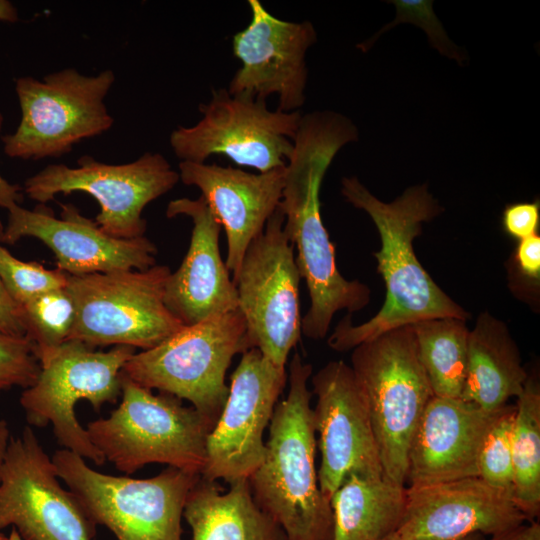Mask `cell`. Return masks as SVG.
I'll return each instance as SVG.
<instances>
[{"label": "cell", "instance_id": "cell-8", "mask_svg": "<svg viewBox=\"0 0 540 540\" xmlns=\"http://www.w3.org/2000/svg\"><path fill=\"white\" fill-rule=\"evenodd\" d=\"M326 164L314 156L291 160L285 167L280 201L284 230L297 249L296 264L305 279L310 306L301 318V333L311 339H323L333 316L347 310H362L370 302L369 287L349 281L336 265L335 247L323 224L320 212V188Z\"/></svg>", "mask_w": 540, "mask_h": 540}, {"label": "cell", "instance_id": "cell-14", "mask_svg": "<svg viewBox=\"0 0 540 540\" xmlns=\"http://www.w3.org/2000/svg\"><path fill=\"white\" fill-rule=\"evenodd\" d=\"M96 526L61 486L31 426L11 437L0 474V530L14 528L23 540H92Z\"/></svg>", "mask_w": 540, "mask_h": 540}, {"label": "cell", "instance_id": "cell-17", "mask_svg": "<svg viewBox=\"0 0 540 540\" xmlns=\"http://www.w3.org/2000/svg\"><path fill=\"white\" fill-rule=\"evenodd\" d=\"M251 21L232 39L242 63L228 85L233 95L261 100L278 97L283 112L300 111L308 79L306 53L317 41L310 21H287L270 14L258 0H249Z\"/></svg>", "mask_w": 540, "mask_h": 540}, {"label": "cell", "instance_id": "cell-37", "mask_svg": "<svg viewBox=\"0 0 540 540\" xmlns=\"http://www.w3.org/2000/svg\"><path fill=\"white\" fill-rule=\"evenodd\" d=\"M2 117L0 115V128ZM23 188L17 184L10 183L0 174V208L9 209L13 205L23 201Z\"/></svg>", "mask_w": 540, "mask_h": 540}, {"label": "cell", "instance_id": "cell-4", "mask_svg": "<svg viewBox=\"0 0 540 540\" xmlns=\"http://www.w3.org/2000/svg\"><path fill=\"white\" fill-rule=\"evenodd\" d=\"M350 367L369 411L383 475L406 485L411 442L434 396L412 325L386 331L353 348Z\"/></svg>", "mask_w": 540, "mask_h": 540}, {"label": "cell", "instance_id": "cell-36", "mask_svg": "<svg viewBox=\"0 0 540 540\" xmlns=\"http://www.w3.org/2000/svg\"><path fill=\"white\" fill-rule=\"evenodd\" d=\"M489 540H540V525L535 521L491 536Z\"/></svg>", "mask_w": 540, "mask_h": 540}, {"label": "cell", "instance_id": "cell-31", "mask_svg": "<svg viewBox=\"0 0 540 540\" xmlns=\"http://www.w3.org/2000/svg\"><path fill=\"white\" fill-rule=\"evenodd\" d=\"M396 7L395 19L384 25L371 39L359 47L367 51L375 40L384 32L394 28L400 23H412L421 27L428 36L430 44L438 52L452 60L460 66H464L467 58L460 48L454 44L446 34L444 27L433 11V1L431 0H392L389 1Z\"/></svg>", "mask_w": 540, "mask_h": 540}, {"label": "cell", "instance_id": "cell-12", "mask_svg": "<svg viewBox=\"0 0 540 540\" xmlns=\"http://www.w3.org/2000/svg\"><path fill=\"white\" fill-rule=\"evenodd\" d=\"M201 119L193 126H178L169 138L181 161L205 163L221 154L239 166L260 173L284 167L293 149L301 112L267 108L266 100L214 89L200 104Z\"/></svg>", "mask_w": 540, "mask_h": 540}, {"label": "cell", "instance_id": "cell-38", "mask_svg": "<svg viewBox=\"0 0 540 540\" xmlns=\"http://www.w3.org/2000/svg\"><path fill=\"white\" fill-rule=\"evenodd\" d=\"M10 439L11 435L8 423L4 419H0V474L5 461Z\"/></svg>", "mask_w": 540, "mask_h": 540}, {"label": "cell", "instance_id": "cell-2", "mask_svg": "<svg viewBox=\"0 0 540 540\" xmlns=\"http://www.w3.org/2000/svg\"><path fill=\"white\" fill-rule=\"evenodd\" d=\"M311 374L312 365L296 352L289 365L287 396L278 401L269 423L263 461L248 479L255 502L286 540L333 539V513L315 465Z\"/></svg>", "mask_w": 540, "mask_h": 540}, {"label": "cell", "instance_id": "cell-16", "mask_svg": "<svg viewBox=\"0 0 540 540\" xmlns=\"http://www.w3.org/2000/svg\"><path fill=\"white\" fill-rule=\"evenodd\" d=\"M316 396L313 422L321 454L318 480L329 499L350 475L383 477L379 451L364 396L342 360L330 361L311 379Z\"/></svg>", "mask_w": 540, "mask_h": 540}, {"label": "cell", "instance_id": "cell-42", "mask_svg": "<svg viewBox=\"0 0 540 540\" xmlns=\"http://www.w3.org/2000/svg\"><path fill=\"white\" fill-rule=\"evenodd\" d=\"M8 536H6L5 534H3L1 531H0V540H7Z\"/></svg>", "mask_w": 540, "mask_h": 540}, {"label": "cell", "instance_id": "cell-27", "mask_svg": "<svg viewBox=\"0 0 540 540\" xmlns=\"http://www.w3.org/2000/svg\"><path fill=\"white\" fill-rule=\"evenodd\" d=\"M513 498L532 521L540 510V385L527 378L517 397L512 427Z\"/></svg>", "mask_w": 540, "mask_h": 540}, {"label": "cell", "instance_id": "cell-25", "mask_svg": "<svg viewBox=\"0 0 540 540\" xmlns=\"http://www.w3.org/2000/svg\"><path fill=\"white\" fill-rule=\"evenodd\" d=\"M407 487L387 478L348 476L330 497L332 540H381L400 525Z\"/></svg>", "mask_w": 540, "mask_h": 540}, {"label": "cell", "instance_id": "cell-41", "mask_svg": "<svg viewBox=\"0 0 540 540\" xmlns=\"http://www.w3.org/2000/svg\"><path fill=\"white\" fill-rule=\"evenodd\" d=\"M7 540H23V539L20 537V535L14 528H11V531L8 535Z\"/></svg>", "mask_w": 540, "mask_h": 540}, {"label": "cell", "instance_id": "cell-21", "mask_svg": "<svg viewBox=\"0 0 540 540\" xmlns=\"http://www.w3.org/2000/svg\"><path fill=\"white\" fill-rule=\"evenodd\" d=\"M189 217L193 223L188 251L179 268L169 275L164 302L184 326L238 309L236 287L219 251L221 224L204 198L169 202L166 216Z\"/></svg>", "mask_w": 540, "mask_h": 540}, {"label": "cell", "instance_id": "cell-15", "mask_svg": "<svg viewBox=\"0 0 540 540\" xmlns=\"http://www.w3.org/2000/svg\"><path fill=\"white\" fill-rule=\"evenodd\" d=\"M288 374L257 348L242 353L231 375L228 397L209 432L201 477L227 483L249 479L265 454L264 432Z\"/></svg>", "mask_w": 540, "mask_h": 540}, {"label": "cell", "instance_id": "cell-40", "mask_svg": "<svg viewBox=\"0 0 540 540\" xmlns=\"http://www.w3.org/2000/svg\"><path fill=\"white\" fill-rule=\"evenodd\" d=\"M381 540H395L390 536L384 538V539H381ZM464 540H483V535H480V534H475V535H471L467 538H465Z\"/></svg>", "mask_w": 540, "mask_h": 540}, {"label": "cell", "instance_id": "cell-13", "mask_svg": "<svg viewBox=\"0 0 540 540\" xmlns=\"http://www.w3.org/2000/svg\"><path fill=\"white\" fill-rule=\"evenodd\" d=\"M75 168L50 164L27 178L23 192L39 204L57 194L85 192L96 199L95 221L107 234L123 239L144 236V208L180 181L178 171L160 153L146 152L133 162L107 164L84 155Z\"/></svg>", "mask_w": 540, "mask_h": 540}, {"label": "cell", "instance_id": "cell-39", "mask_svg": "<svg viewBox=\"0 0 540 540\" xmlns=\"http://www.w3.org/2000/svg\"><path fill=\"white\" fill-rule=\"evenodd\" d=\"M18 20L16 7L8 0H0V21L16 22Z\"/></svg>", "mask_w": 540, "mask_h": 540}, {"label": "cell", "instance_id": "cell-7", "mask_svg": "<svg viewBox=\"0 0 540 540\" xmlns=\"http://www.w3.org/2000/svg\"><path fill=\"white\" fill-rule=\"evenodd\" d=\"M135 353L131 346L102 351L69 340L41 356L36 381L23 389L19 399L28 425L51 424L64 449L102 465L106 460L77 420L75 407L84 400L95 410L115 403L122 392V369Z\"/></svg>", "mask_w": 540, "mask_h": 540}, {"label": "cell", "instance_id": "cell-5", "mask_svg": "<svg viewBox=\"0 0 540 540\" xmlns=\"http://www.w3.org/2000/svg\"><path fill=\"white\" fill-rule=\"evenodd\" d=\"M51 458L89 518L116 540H184V506L200 474L167 466L153 477L136 479L98 472L64 448Z\"/></svg>", "mask_w": 540, "mask_h": 540}, {"label": "cell", "instance_id": "cell-33", "mask_svg": "<svg viewBox=\"0 0 540 540\" xmlns=\"http://www.w3.org/2000/svg\"><path fill=\"white\" fill-rule=\"evenodd\" d=\"M538 202H520L508 205L503 212V226L519 240L536 234L540 213Z\"/></svg>", "mask_w": 540, "mask_h": 540}, {"label": "cell", "instance_id": "cell-23", "mask_svg": "<svg viewBox=\"0 0 540 540\" xmlns=\"http://www.w3.org/2000/svg\"><path fill=\"white\" fill-rule=\"evenodd\" d=\"M527 378L519 348L506 324L482 312L469 331L460 399L487 413H496L511 397L521 394Z\"/></svg>", "mask_w": 540, "mask_h": 540}, {"label": "cell", "instance_id": "cell-32", "mask_svg": "<svg viewBox=\"0 0 540 540\" xmlns=\"http://www.w3.org/2000/svg\"><path fill=\"white\" fill-rule=\"evenodd\" d=\"M39 372L40 363L31 342L0 330V393L31 386Z\"/></svg>", "mask_w": 540, "mask_h": 540}, {"label": "cell", "instance_id": "cell-28", "mask_svg": "<svg viewBox=\"0 0 540 540\" xmlns=\"http://www.w3.org/2000/svg\"><path fill=\"white\" fill-rule=\"evenodd\" d=\"M21 310L25 337L38 359L69 340L76 307L66 288L46 292L21 306Z\"/></svg>", "mask_w": 540, "mask_h": 540}, {"label": "cell", "instance_id": "cell-11", "mask_svg": "<svg viewBox=\"0 0 540 540\" xmlns=\"http://www.w3.org/2000/svg\"><path fill=\"white\" fill-rule=\"evenodd\" d=\"M293 250L284 230V214L278 206L264 230L249 244L232 279L250 348L259 349L281 368H286L288 355L302 334L301 276Z\"/></svg>", "mask_w": 540, "mask_h": 540}, {"label": "cell", "instance_id": "cell-29", "mask_svg": "<svg viewBox=\"0 0 540 540\" xmlns=\"http://www.w3.org/2000/svg\"><path fill=\"white\" fill-rule=\"evenodd\" d=\"M515 406L505 405L496 414L482 442L478 457V477L513 495L514 468L512 427Z\"/></svg>", "mask_w": 540, "mask_h": 540}, {"label": "cell", "instance_id": "cell-34", "mask_svg": "<svg viewBox=\"0 0 540 540\" xmlns=\"http://www.w3.org/2000/svg\"><path fill=\"white\" fill-rule=\"evenodd\" d=\"M4 226L0 220V244L3 243ZM0 330L3 332L25 337L21 308L11 299L0 280Z\"/></svg>", "mask_w": 540, "mask_h": 540}, {"label": "cell", "instance_id": "cell-35", "mask_svg": "<svg viewBox=\"0 0 540 540\" xmlns=\"http://www.w3.org/2000/svg\"><path fill=\"white\" fill-rule=\"evenodd\" d=\"M516 261L521 272L528 278H540V236L536 233L519 240Z\"/></svg>", "mask_w": 540, "mask_h": 540}, {"label": "cell", "instance_id": "cell-1", "mask_svg": "<svg viewBox=\"0 0 540 540\" xmlns=\"http://www.w3.org/2000/svg\"><path fill=\"white\" fill-rule=\"evenodd\" d=\"M341 193L347 202L365 211L377 228L381 248L374 257L386 296L381 309L368 321L354 325L350 314L341 319L328 337V346L346 352L386 331L430 318L466 321L469 313L434 282L414 251L413 241L422 233V224L442 212L427 185L409 187L388 203L352 176L342 178Z\"/></svg>", "mask_w": 540, "mask_h": 540}, {"label": "cell", "instance_id": "cell-26", "mask_svg": "<svg viewBox=\"0 0 540 540\" xmlns=\"http://www.w3.org/2000/svg\"><path fill=\"white\" fill-rule=\"evenodd\" d=\"M418 356L434 396L460 398L466 375V321L439 317L412 324Z\"/></svg>", "mask_w": 540, "mask_h": 540}, {"label": "cell", "instance_id": "cell-19", "mask_svg": "<svg viewBox=\"0 0 540 540\" xmlns=\"http://www.w3.org/2000/svg\"><path fill=\"white\" fill-rule=\"evenodd\" d=\"M513 495L479 477L407 487L403 519L395 540H464L496 535L527 521Z\"/></svg>", "mask_w": 540, "mask_h": 540}, {"label": "cell", "instance_id": "cell-9", "mask_svg": "<svg viewBox=\"0 0 540 540\" xmlns=\"http://www.w3.org/2000/svg\"><path fill=\"white\" fill-rule=\"evenodd\" d=\"M170 274L168 266L156 264L142 271L68 275L65 288L76 307L69 340L92 348L159 345L185 327L164 302Z\"/></svg>", "mask_w": 540, "mask_h": 540}, {"label": "cell", "instance_id": "cell-24", "mask_svg": "<svg viewBox=\"0 0 540 540\" xmlns=\"http://www.w3.org/2000/svg\"><path fill=\"white\" fill-rule=\"evenodd\" d=\"M229 486L220 492L216 481L200 475L183 511L192 540H286L282 529L255 502L248 479Z\"/></svg>", "mask_w": 540, "mask_h": 540}, {"label": "cell", "instance_id": "cell-18", "mask_svg": "<svg viewBox=\"0 0 540 540\" xmlns=\"http://www.w3.org/2000/svg\"><path fill=\"white\" fill-rule=\"evenodd\" d=\"M24 237L36 238L50 248L57 269L68 275L142 271L156 265L157 247L147 237H113L71 203L61 204L59 218L45 204L32 210L19 204L10 207L3 243L13 245Z\"/></svg>", "mask_w": 540, "mask_h": 540}, {"label": "cell", "instance_id": "cell-22", "mask_svg": "<svg viewBox=\"0 0 540 540\" xmlns=\"http://www.w3.org/2000/svg\"><path fill=\"white\" fill-rule=\"evenodd\" d=\"M497 413L433 396L411 442L406 487L478 477L480 448Z\"/></svg>", "mask_w": 540, "mask_h": 540}, {"label": "cell", "instance_id": "cell-10", "mask_svg": "<svg viewBox=\"0 0 540 540\" xmlns=\"http://www.w3.org/2000/svg\"><path fill=\"white\" fill-rule=\"evenodd\" d=\"M115 79L111 69L84 75L74 68L42 80L18 77L21 118L14 132L2 137L4 153L24 160L58 158L80 141L106 132L114 119L104 100Z\"/></svg>", "mask_w": 540, "mask_h": 540}, {"label": "cell", "instance_id": "cell-30", "mask_svg": "<svg viewBox=\"0 0 540 540\" xmlns=\"http://www.w3.org/2000/svg\"><path fill=\"white\" fill-rule=\"evenodd\" d=\"M67 279L65 272L49 270L36 261H22L0 244V280L20 308L46 292L65 288Z\"/></svg>", "mask_w": 540, "mask_h": 540}, {"label": "cell", "instance_id": "cell-20", "mask_svg": "<svg viewBox=\"0 0 540 540\" xmlns=\"http://www.w3.org/2000/svg\"><path fill=\"white\" fill-rule=\"evenodd\" d=\"M182 183L201 191L227 238L226 267L236 277L244 254L278 208L284 186L285 166L264 173H250L232 166L180 161Z\"/></svg>", "mask_w": 540, "mask_h": 540}, {"label": "cell", "instance_id": "cell-6", "mask_svg": "<svg viewBox=\"0 0 540 540\" xmlns=\"http://www.w3.org/2000/svg\"><path fill=\"white\" fill-rule=\"evenodd\" d=\"M249 349L246 323L236 309L185 326L159 345L136 352L121 373L140 386L189 401L214 426L229 393L227 369L236 354Z\"/></svg>", "mask_w": 540, "mask_h": 540}, {"label": "cell", "instance_id": "cell-3", "mask_svg": "<svg viewBox=\"0 0 540 540\" xmlns=\"http://www.w3.org/2000/svg\"><path fill=\"white\" fill-rule=\"evenodd\" d=\"M121 397L109 417L87 424L105 460L127 475L153 463L201 475L213 426L195 408L167 393L155 395L123 375Z\"/></svg>", "mask_w": 540, "mask_h": 540}]
</instances>
